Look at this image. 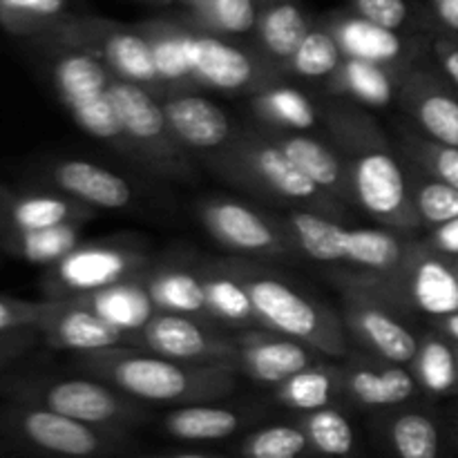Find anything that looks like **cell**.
<instances>
[{"label": "cell", "instance_id": "836d02e7", "mask_svg": "<svg viewBox=\"0 0 458 458\" xmlns=\"http://www.w3.org/2000/svg\"><path fill=\"white\" fill-rule=\"evenodd\" d=\"M199 273L201 282H204L206 307H208L210 320L226 322V325L235 327L258 325L253 302H250V295L246 291L244 282L226 264L206 268V271Z\"/></svg>", "mask_w": 458, "mask_h": 458}, {"label": "cell", "instance_id": "f546056e", "mask_svg": "<svg viewBox=\"0 0 458 458\" xmlns=\"http://www.w3.org/2000/svg\"><path fill=\"white\" fill-rule=\"evenodd\" d=\"M331 88L338 94H347L352 101L369 107H385L398 98L403 81L398 83L389 72V65L344 58L343 65L331 76Z\"/></svg>", "mask_w": 458, "mask_h": 458}, {"label": "cell", "instance_id": "603a6c76", "mask_svg": "<svg viewBox=\"0 0 458 458\" xmlns=\"http://www.w3.org/2000/svg\"><path fill=\"white\" fill-rule=\"evenodd\" d=\"M92 217V208L56 191L9 192L0 208V237L45 231L63 224H85Z\"/></svg>", "mask_w": 458, "mask_h": 458}, {"label": "cell", "instance_id": "5b68a950", "mask_svg": "<svg viewBox=\"0 0 458 458\" xmlns=\"http://www.w3.org/2000/svg\"><path fill=\"white\" fill-rule=\"evenodd\" d=\"M215 168L246 191L298 204L309 213L331 219L344 213V206L322 192L282 152L268 132L237 134L224 150L215 152Z\"/></svg>", "mask_w": 458, "mask_h": 458}, {"label": "cell", "instance_id": "e0dca14e", "mask_svg": "<svg viewBox=\"0 0 458 458\" xmlns=\"http://www.w3.org/2000/svg\"><path fill=\"white\" fill-rule=\"evenodd\" d=\"M235 344L237 353L233 369L242 371L255 383L276 385V387L289 380L291 376L311 367L316 356H320L307 344L267 329L242 331L235 338Z\"/></svg>", "mask_w": 458, "mask_h": 458}, {"label": "cell", "instance_id": "9a60e30c", "mask_svg": "<svg viewBox=\"0 0 458 458\" xmlns=\"http://www.w3.org/2000/svg\"><path fill=\"white\" fill-rule=\"evenodd\" d=\"M36 331L49 347L70 352L74 356L103 349L137 347V340L107 325L79 298L45 300L43 316Z\"/></svg>", "mask_w": 458, "mask_h": 458}, {"label": "cell", "instance_id": "8fae6325", "mask_svg": "<svg viewBox=\"0 0 458 458\" xmlns=\"http://www.w3.org/2000/svg\"><path fill=\"white\" fill-rule=\"evenodd\" d=\"M146 255L137 246L116 242L79 244L67 258L47 268L45 300L83 298L112 284L148 273Z\"/></svg>", "mask_w": 458, "mask_h": 458}, {"label": "cell", "instance_id": "6da1fadb", "mask_svg": "<svg viewBox=\"0 0 458 458\" xmlns=\"http://www.w3.org/2000/svg\"><path fill=\"white\" fill-rule=\"evenodd\" d=\"M325 119L347 165L353 204L398 235L420 231L423 222L411 197L410 173L376 121L353 106H331Z\"/></svg>", "mask_w": 458, "mask_h": 458}, {"label": "cell", "instance_id": "484cf974", "mask_svg": "<svg viewBox=\"0 0 458 458\" xmlns=\"http://www.w3.org/2000/svg\"><path fill=\"white\" fill-rule=\"evenodd\" d=\"M148 291H150L157 311L197 318L213 325L208 307H206L201 273L183 267L155 268V271H148Z\"/></svg>", "mask_w": 458, "mask_h": 458}, {"label": "cell", "instance_id": "8992f818", "mask_svg": "<svg viewBox=\"0 0 458 458\" xmlns=\"http://www.w3.org/2000/svg\"><path fill=\"white\" fill-rule=\"evenodd\" d=\"M284 224L298 253L313 262L347 264L349 271L378 276L401 267L411 242L387 228H347L338 219L309 210H295Z\"/></svg>", "mask_w": 458, "mask_h": 458}, {"label": "cell", "instance_id": "5bb4252c", "mask_svg": "<svg viewBox=\"0 0 458 458\" xmlns=\"http://www.w3.org/2000/svg\"><path fill=\"white\" fill-rule=\"evenodd\" d=\"M137 347L186 365H235V338L197 318L157 313L137 335Z\"/></svg>", "mask_w": 458, "mask_h": 458}, {"label": "cell", "instance_id": "d590c367", "mask_svg": "<svg viewBox=\"0 0 458 458\" xmlns=\"http://www.w3.org/2000/svg\"><path fill=\"white\" fill-rule=\"evenodd\" d=\"M258 34L264 49L277 61L289 63L307 34L311 31L307 16L300 12L298 4L289 0H277L268 4L258 16Z\"/></svg>", "mask_w": 458, "mask_h": 458}, {"label": "cell", "instance_id": "11a10c76", "mask_svg": "<svg viewBox=\"0 0 458 458\" xmlns=\"http://www.w3.org/2000/svg\"><path fill=\"white\" fill-rule=\"evenodd\" d=\"M9 192H12V191H7V188H4V186H0V208H3V204H4V201H7Z\"/></svg>", "mask_w": 458, "mask_h": 458}, {"label": "cell", "instance_id": "2e32d148", "mask_svg": "<svg viewBox=\"0 0 458 458\" xmlns=\"http://www.w3.org/2000/svg\"><path fill=\"white\" fill-rule=\"evenodd\" d=\"M49 34L63 47L83 49L106 63L116 79L137 85L159 83L152 56V45L146 34L128 30H88V27H54Z\"/></svg>", "mask_w": 458, "mask_h": 458}, {"label": "cell", "instance_id": "c3c4849f", "mask_svg": "<svg viewBox=\"0 0 458 458\" xmlns=\"http://www.w3.org/2000/svg\"><path fill=\"white\" fill-rule=\"evenodd\" d=\"M434 56H437L441 74L447 83L458 92V38H441L434 43Z\"/></svg>", "mask_w": 458, "mask_h": 458}, {"label": "cell", "instance_id": "ab89813d", "mask_svg": "<svg viewBox=\"0 0 458 458\" xmlns=\"http://www.w3.org/2000/svg\"><path fill=\"white\" fill-rule=\"evenodd\" d=\"M311 454L307 437L298 423H277L249 434L240 445L242 458H307Z\"/></svg>", "mask_w": 458, "mask_h": 458}, {"label": "cell", "instance_id": "83f0119b", "mask_svg": "<svg viewBox=\"0 0 458 458\" xmlns=\"http://www.w3.org/2000/svg\"><path fill=\"white\" fill-rule=\"evenodd\" d=\"M244 419L231 407L213 405V403H195L182 405L164 416V429L177 441L206 443L222 441L233 437L242 428Z\"/></svg>", "mask_w": 458, "mask_h": 458}, {"label": "cell", "instance_id": "ba28073f", "mask_svg": "<svg viewBox=\"0 0 458 458\" xmlns=\"http://www.w3.org/2000/svg\"><path fill=\"white\" fill-rule=\"evenodd\" d=\"M49 79L56 97L85 134L128 152V143L110 98L114 74L107 70L106 63L83 49L58 45L49 61Z\"/></svg>", "mask_w": 458, "mask_h": 458}, {"label": "cell", "instance_id": "f6af8a7d", "mask_svg": "<svg viewBox=\"0 0 458 458\" xmlns=\"http://www.w3.org/2000/svg\"><path fill=\"white\" fill-rule=\"evenodd\" d=\"M43 307L45 300H25L0 293V338L38 329Z\"/></svg>", "mask_w": 458, "mask_h": 458}, {"label": "cell", "instance_id": "d6986e66", "mask_svg": "<svg viewBox=\"0 0 458 458\" xmlns=\"http://www.w3.org/2000/svg\"><path fill=\"white\" fill-rule=\"evenodd\" d=\"M420 392L411 369L374 356H349L343 367V394L367 410L405 407Z\"/></svg>", "mask_w": 458, "mask_h": 458}, {"label": "cell", "instance_id": "d6a6232c", "mask_svg": "<svg viewBox=\"0 0 458 458\" xmlns=\"http://www.w3.org/2000/svg\"><path fill=\"white\" fill-rule=\"evenodd\" d=\"M335 40L343 49L344 58H358V61L378 63V65H392L405 54V45L398 38L396 31L374 25L360 16L344 18L334 30Z\"/></svg>", "mask_w": 458, "mask_h": 458}, {"label": "cell", "instance_id": "9c48e42d", "mask_svg": "<svg viewBox=\"0 0 458 458\" xmlns=\"http://www.w3.org/2000/svg\"><path fill=\"white\" fill-rule=\"evenodd\" d=\"M0 429L21 445L52 458H106L121 445V434L27 403L0 410Z\"/></svg>", "mask_w": 458, "mask_h": 458}, {"label": "cell", "instance_id": "1f68e13d", "mask_svg": "<svg viewBox=\"0 0 458 458\" xmlns=\"http://www.w3.org/2000/svg\"><path fill=\"white\" fill-rule=\"evenodd\" d=\"M335 394H343V367L325 362H313L276 387L277 403L300 414L331 407Z\"/></svg>", "mask_w": 458, "mask_h": 458}, {"label": "cell", "instance_id": "74e56055", "mask_svg": "<svg viewBox=\"0 0 458 458\" xmlns=\"http://www.w3.org/2000/svg\"><path fill=\"white\" fill-rule=\"evenodd\" d=\"M401 152L407 165L425 177L458 188V148L438 143L416 130H401Z\"/></svg>", "mask_w": 458, "mask_h": 458}, {"label": "cell", "instance_id": "7bdbcfd3", "mask_svg": "<svg viewBox=\"0 0 458 458\" xmlns=\"http://www.w3.org/2000/svg\"><path fill=\"white\" fill-rule=\"evenodd\" d=\"M65 9V0H0V27L12 34H43Z\"/></svg>", "mask_w": 458, "mask_h": 458}, {"label": "cell", "instance_id": "bcb514c9", "mask_svg": "<svg viewBox=\"0 0 458 458\" xmlns=\"http://www.w3.org/2000/svg\"><path fill=\"white\" fill-rule=\"evenodd\" d=\"M353 4L358 16L389 31H396L410 18L405 0H353Z\"/></svg>", "mask_w": 458, "mask_h": 458}, {"label": "cell", "instance_id": "e575fe53", "mask_svg": "<svg viewBox=\"0 0 458 458\" xmlns=\"http://www.w3.org/2000/svg\"><path fill=\"white\" fill-rule=\"evenodd\" d=\"M83 224H63L45 231L16 233L0 237V249L34 267L52 268L81 244Z\"/></svg>", "mask_w": 458, "mask_h": 458}, {"label": "cell", "instance_id": "7a4b0ae2", "mask_svg": "<svg viewBox=\"0 0 458 458\" xmlns=\"http://www.w3.org/2000/svg\"><path fill=\"white\" fill-rule=\"evenodd\" d=\"M76 367L139 403L195 405L219 401L235 389V369L231 367L186 365L137 347L81 353Z\"/></svg>", "mask_w": 458, "mask_h": 458}, {"label": "cell", "instance_id": "7c38bea8", "mask_svg": "<svg viewBox=\"0 0 458 458\" xmlns=\"http://www.w3.org/2000/svg\"><path fill=\"white\" fill-rule=\"evenodd\" d=\"M335 284L343 289V325L349 338L378 360L411 365L419 352V335L407 325L405 316L367 291L340 282Z\"/></svg>", "mask_w": 458, "mask_h": 458}, {"label": "cell", "instance_id": "f1b7e54d", "mask_svg": "<svg viewBox=\"0 0 458 458\" xmlns=\"http://www.w3.org/2000/svg\"><path fill=\"white\" fill-rule=\"evenodd\" d=\"M410 367L420 392L429 394V396L458 394L456 344L445 338L441 331L432 329L419 335V352Z\"/></svg>", "mask_w": 458, "mask_h": 458}, {"label": "cell", "instance_id": "52a82bcc", "mask_svg": "<svg viewBox=\"0 0 458 458\" xmlns=\"http://www.w3.org/2000/svg\"><path fill=\"white\" fill-rule=\"evenodd\" d=\"M13 403L38 405L79 423L121 434L148 419L143 403L97 378H18L4 383Z\"/></svg>", "mask_w": 458, "mask_h": 458}, {"label": "cell", "instance_id": "4fadbf2b", "mask_svg": "<svg viewBox=\"0 0 458 458\" xmlns=\"http://www.w3.org/2000/svg\"><path fill=\"white\" fill-rule=\"evenodd\" d=\"M199 219L208 235L233 253L267 259H284L298 253L286 224H280L242 201H201Z\"/></svg>", "mask_w": 458, "mask_h": 458}, {"label": "cell", "instance_id": "f5cc1de1", "mask_svg": "<svg viewBox=\"0 0 458 458\" xmlns=\"http://www.w3.org/2000/svg\"><path fill=\"white\" fill-rule=\"evenodd\" d=\"M141 458H217V456L197 454V452H182V454H155V456H141Z\"/></svg>", "mask_w": 458, "mask_h": 458}, {"label": "cell", "instance_id": "277c9868", "mask_svg": "<svg viewBox=\"0 0 458 458\" xmlns=\"http://www.w3.org/2000/svg\"><path fill=\"white\" fill-rule=\"evenodd\" d=\"M340 284H352L387 302L403 316H423L432 322L458 313V273L452 258L428 242H410L405 259L392 273L343 271Z\"/></svg>", "mask_w": 458, "mask_h": 458}, {"label": "cell", "instance_id": "9f6ffc18", "mask_svg": "<svg viewBox=\"0 0 458 458\" xmlns=\"http://www.w3.org/2000/svg\"><path fill=\"white\" fill-rule=\"evenodd\" d=\"M452 262H454V268H456V273H458V258H452Z\"/></svg>", "mask_w": 458, "mask_h": 458}, {"label": "cell", "instance_id": "30bf717a", "mask_svg": "<svg viewBox=\"0 0 458 458\" xmlns=\"http://www.w3.org/2000/svg\"><path fill=\"white\" fill-rule=\"evenodd\" d=\"M110 98L116 119L123 130L130 155L150 165L157 173L182 174L188 173L186 150L179 146L170 132L164 106L143 85L123 79H112Z\"/></svg>", "mask_w": 458, "mask_h": 458}, {"label": "cell", "instance_id": "ffe728a7", "mask_svg": "<svg viewBox=\"0 0 458 458\" xmlns=\"http://www.w3.org/2000/svg\"><path fill=\"white\" fill-rule=\"evenodd\" d=\"M43 179L52 191L88 206V208L119 210L132 201L128 179L85 159H61L45 165Z\"/></svg>", "mask_w": 458, "mask_h": 458}, {"label": "cell", "instance_id": "44dd1931", "mask_svg": "<svg viewBox=\"0 0 458 458\" xmlns=\"http://www.w3.org/2000/svg\"><path fill=\"white\" fill-rule=\"evenodd\" d=\"M191 65L192 83L224 92L262 89L271 85L253 56L215 36L191 34Z\"/></svg>", "mask_w": 458, "mask_h": 458}, {"label": "cell", "instance_id": "cb8c5ba5", "mask_svg": "<svg viewBox=\"0 0 458 458\" xmlns=\"http://www.w3.org/2000/svg\"><path fill=\"white\" fill-rule=\"evenodd\" d=\"M267 132L322 192L334 197L343 206L353 204L347 165L343 157L335 155L327 143L304 132H280V130H267Z\"/></svg>", "mask_w": 458, "mask_h": 458}, {"label": "cell", "instance_id": "680465c9", "mask_svg": "<svg viewBox=\"0 0 458 458\" xmlns=\"http://www.w3.org/2000/svg\"><path fill=\"white\" fill-rule=\"evenodd\" d=\"M456 356H458V344H456Z\"/></svg>", "mask_w": 458, "mask_h": 458}, {"label": "cell", "instance_id": "d4e9b609", "mask_svg": "<svg viewBox=\"0 0 458 458\" xmlns=\"http://www.w3.org/2000/svg\"><path fill=\"white\" fill-rule=\"evenodd\" d=\"M85 304L103 318L107 325L137 340L143 327L157 316V307L148 291V273L112 284L97 293L83 295Z\"/></svg>", "mask_w": 458, "mask_h": 458}, {"label": "cell", "instance_id": "3957f363", "mask_svg": "<svg viewBox=\"0 0 458 458\" xmlns=\"http://www.w3.org/2000/svg\"><path fill=\"white\" fill-rule=\"evenodd\" d=\"M226 267L244 282L259 327L307 344L320 356H349L347 329L331 309L262 268L244 262H228Z\"/></svg>", "mask_w": 458, "mask_h": 458}, {"label": "cell", "instance_id": "b9f144b4", "mask_svg": "<svg viewBox=\"0 0 458 458\" xmlns=\"http://www.w3.org/2000/svg\"><path fill=\"white\" fill-rule=\"evenodd\" d=\"M344 56L340 49L338 40L331 31L325 30H311L289 65L293 67L295 74L304 76V79H331L343 65Z\"/></svg>", "mask_w": 458, "mask_h": 458}, {"label": "cell", "instance_id": "7402d4cb", "mask_svg": "<svg viewBox=\"0 0 458 458\" xmlns=\"http://www.w3.org/2000/svg\"><path fill=\"white\" fill-rule=\"evenodd\" d=\"M161 106L170 132L183 150L191 148L199 152H219L235 139L231 116L208 98L182 92L168 97Z\"/></svg>", "mask_w": 458, "mask_h": 458}, {"label": "cell", "instance_id": "f907efd6", "mask_svg": "<svg viewBox=\"0 0 458 458\" xmlns=\"http://www.w3.org/2000/svg\"><path fill=\"white\" fill-rule=\"evenodd\" d=\"M437 21L452 36H458V0H432Z\"/></svg>", "mask_w": 458, "mask_h": 458}, {"label": "cell", "instance_id": "8d00e7d4", "mask_svg": "<svg viewBox=\"0 0 458 458\" xmlns=\"http://www.w3.org/2000/svg\"><path fill=\"white\" fill-rule=\"evenodd\" d=\"M298 428L307 437L311 454L322 458H349L356 450V434L353 425L338 407H325V410L302 414Z\"/></svg>", "mask_w": 458, "mask_h": 458}, {"label": "cell", "instance_id": "ac0fdd59", "mask_svg": "<svg viewBox=\"0 0 458 458\" xmlns=\"http://www.w3.org/2000/svg\"><path fill=\"white\" fill-rule=\"evenodd\" d=\"M398 101L420 132L458 148V92L443 76L428 70L410 72L403 79Z\"/></svg>", "mask_w": 458, "mask_h": 458}, {"label": "cell", "instance_id": "db71d44e", "mask_svg": "<svg viewBox=\"0 0 458 458\" xmlns=\"http://www.w3.org/2000/svg\"><path fill=\"white\" fill-rule=\"evenodd\" d=\"M450 437H452V443H454V447H456V452H458V405L454 407V411H452Z\"/></svg>", "mask_w": 458, "mask_h": 458}, {"label": "cell", "instance_id": "4dcf8cb0", "mask_svg": "<svg viewBox=\"0 0 458 458\" xmlns=\"http://www.w3.org/2000/svg\"><path fill=\"white\" fill-rule=\"evenodd\" d=\"M253 110L268 130L304 132L318 123V110L311 98L293 85L271 83L253 94Z\"/></svg>", "mask_w": 458, "mask_h": 458}, {"label": "cell", "instance_id": "681fc988", "mask_svg": "<svg viewBox=\"0 0 458 458\" xmlns=\"http://www.w3.org/2000/svg\"><path fill=\"white\" fill-rule=\"evenodd\" d=\"M429 246L434 250H438L445 258H458V219L443 224V226L432 228L428 240Z\"/></svg>", "mask_w": 458, "mask_h": 458}, {"label": "cell", "instance_id": "6f0895ef", "mask_svg": "<svg viewBox=\"0 0 458 458\" xmlns=\"http://www.w3.org/2000/svg\"><path fill=\"white\" fill-rule=\"evenodd\" d=\"M191 3H192V0H191ZM195 3H201V0H195Z\"/></svg>", "mask_w": 458, "mask_h": 458}, {"label": "cell", "instance_id": "7dc6e473", "mask_svg": "<svg viewBox=\"0 0 458 458\" xmlns=\"http://www.w3.org/2000/svg\"><path fill=\"white\" fill-rule=\"evenodd\" d=\"M36 340H40V335L36 334V331H27V334L16 335H3V338H0V374L7 371L18 358L25 356V353L34 347Z\"/></svg>", "mask_w": 458, "mask_h": 458}, {"label": "cell", "instance_id": "4316f807", "mask_svg": "<svg viewBox=\"0 0 458 458\" xmlns=\"http://www.w3.org/2000/svg\"><path fill=\"white\" fill-rule=\"evenodd\" d=\"M385 438L394 458H443V428L425 410L401 407L385 423Z\"/></svg>", "mask_w": 458, "mask_h": 458}, {"label": "cell", "instance_id": "816d5d0a", "mask_svg": "<svg viewBox=\"0 0 458 458\" xmlns=\"http://www.w3.org/2000/svg\"><path fill=\"white\" fill-rule=\"evenodd\" d=\"M432 329L441 331V334L445 335V338H450L452 343L458 344V313H454V316L443 318V320L432 322Z\"/></svg>", "mask_w": 458, "mask_h": 458}, {"label": "cell", "instance_id": "60d3db41", "mask_svg": "<svg viewBox=\"0 0 458 458\" xmlns=\"http://www.w3.org/2000/svg\"><path fill=\"white\" fill-rule=\"evenodd\" d=\"M411 197H414L416 213H419L423 228L429 231L443 224L458 219V188L425 177L423 173L411 168Z\"/></svg>", "mask_w": 458, "mask_h": 458}, {"label": "cell", "instance_id": "f35d334b", "mask_svg": "<svg viewBox=\"0 0 458 458\" xmlns=\"http://www.w3.org/2000/svg\"><path fill=\"white\" fill-rule=\"evenodd\" d=\"M146 36L152 45L159 83H192L191 34L159 27Z\"/></svg>", "mask_w": 458, "mask_h": 458}, {"label": "cell", "instance_id": "ee69618b", "mask_svg": "<svg viewBox=\"0 0 458 458\" xmlns=\"http://www.w3.org/2000/svg\"><path fill=\"white\" fill-rule=\"evenodd\" d=\"M199 21L208 30L222 34H246L258 27V4L255 0H201Z\"/></svg>", "mask_w": 458, "mask_h": 458}]
</instances>
